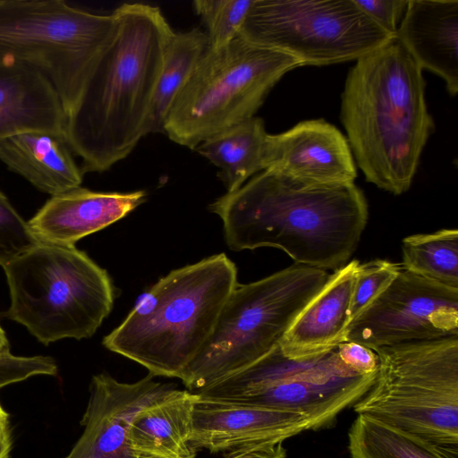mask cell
I'll list each match as a JSON object with an SVG mask.
<instances>
[{
  "label": "cell",
  "instance_id": "1",
  "mask_svg": "<svg viewBox=\"0 0 458 458\" xmlns=\"http://www.w3.org/2000/svg\"><path fill=\"white\" fill-rule=\"evenodd\" d=\"M114 35L95 62L67 115L65 137L81 171L105 172L148 134L154 94L174 34L157 6L114 10Z\"/></svg>",
  "mask_w": 458,
  "mask_h": 458
},
{
  "label": "cell",
  "instance_id": "13",
  "mask_svg": "<svg viewBox=\"0 0 458 458\" xmlns=\"http://www.w3.org/2000/svg\"><path fill=\"white\" fill-rule=\"evenodd\" d=\"M320 428L317 420L302 412L199 396L193 408L191 445L196 451L227 453L283 443Z\"/></svg>",
  "mask_w": 458,
  "mask_h": 458
},
{
  "label": "cell",
  "instance_id": "33",
  "mask_svg": "<svg viewBox=\"0 0 458 458\" xmlns=\"http://www.w3.org/2000/svg\"><path fill=\"white\" fill-rule=\"evenodd\" d=\"M12 447L13 437L9 420L0 422V458H9Z\"/></svg>",
  "mask_w": 458,
  "mask_h": 458
},
{
  "label": "cell",
  "instance_id": "27",
  "mask_svg": "<svg viewBox=\"0 0 458 458\" xmlns=\"http://www.w3.org/2000/svg\"><path fill=\"white\" fill-rule=\"evenodd\" d=\"M401 269L402 266L386 259L360 264L351 299L350 322L391 284Z\"/></svg>",
  "mask_w": 458,
  "mask_h": 458
},
{
  "label": "cell",
  "instance_id": "23",
  "mask_svg": "<svg viewBox=\"0 0 458 458\" xmlns=\"http://www.w3.org/2000/svg\"><path fill=\"white\" fill-rule=\"evenodd\" d=\"M352 458H458L441 446L371 418L358 415L348 431Z\"/></svg>",
  "mask_w": 458,
  "mask_h": 458
},
{
  "label": "cell",
  "instance_id": "11",
  "mask_svg": "<svg viewBox=\"0 0 458 458\" xmlns=\"http://www.w3.org/2000/svg\"><path fill=\"white\" fill-rule=\"evenodd\" d=\"M377 373L360 375L341 360L337 346L294 360L279 344L249 367L195 393L199 397L295 411L328 426L371 386Z\"/></svg>",
  "mask_w": 458,
  "mask_h": 458
},
{
  "label": "cell",
  "instance_id": "14",
  "mask_svg": "<svg viewBox=\"0 0 458 458\" xmlns=\"http://www.w3.org/2000/svg\"><path fill=\"white\" fill-rule=\"evenodd\" d=\"M149 374L133 382H120L102 372L92 377L89 398L81 420L84 430L64 458H138L128 432L137 411L170 389Z\"/></svg>",
  "mask_w": 458,
  "mask_h": 458
},
{
  "label": "cell",
  "instance_id": "25",
  "mask_svg": "<svg viewBox=\"0 0 458 458\" xmlns=\"http://www.w3.org/2000/svg\"><path fill=\"white\" fill-rule=\"evenodd\" d=\"M402 268L458 289V231L418 233L402 242Z\"/></svg>",
  "mask_w": 458,
  "mask_h": 458
},
{
  "label": "cell",
  "instance_id": "22",
  "mask_svg": "<svg viewBox=\"0 0 458 458\" xmlns=\"http://www.w3.org/2000/svg\"><path fill=\"white\" fill-rule=\"evenodd\" d=\"M267 135L264 121L253 116L208 138L195 149L219 168L217 176L226 192H232L264 171Z\"/></svg>",
  "mask_w": 458,
  "mask_h": 458
},
{
  "label": "cell",
  "instance_id": "8",
  "mask_svg": "<svg viewBox=\"0 0 458 458\" xmlns=\"http://www.w3.org/2000/svg\"><path fill=\"white\" fill-rule=\"evenodd\" d=\"M301 66L293 57L238 36L208 47L174 99L164 132L195 149L208 138L253 116L281 78Z\"/></svg>",
  "mask_w": 458,
  "mask_h": 458
},
{
  "label": "cell",
  "instance_id": "16",
  "mask_svg": "<svg viewBox=\"0 0 458 458\" xmlns=\"http://www.w3.org/2000/svg\"><path fill=\"white\" fill-rule=\"evenodd\" d=\"M145 191H94L81 186L51 197L28 222L39 242L75 246L146 201Z\"/></svg>",
  "mask_w": 458,
  "mask_h": 458
},
{
  "label": "cell",
  "instance_id": "35",
  "mask_svg": "<svg viewBox=\"0 0 458 458\" xmlns=\"http://www.w3.org/2000/svg\"><path fill=\"white\" fill-rule=\"evenodd\" d=\"M7 420H9V414L0 403V422H4Z\"/></svg>",
  "mask_w": 458,
  "mask_h": 458
},
{
  "label": "cell",
  "instance_id": "24",
  "mask_svg": "<svg viewBox=\"0 0 458 458\" xmlns=\"http://www.w3.org/2000/svg\"><path fill=\"white\" fill-rule=\"evenodd\" d=\"M208 47L206 32L192 29L174 32L165 50L157 83L148 133L164 132L169 108Z\"/></svg>",
  "mask_w": 458,
  "mask_h": 458
},
{
  "label": "cell",
  "instance_id": "20",
  "mask_svg": "<svg viewBox=\"0 0 458 458\" xmlns=\"http://www.w3.org/2000/svg\"><path fill=\"white\" fill-rule=\"evenodd\" d=\"M199 395L171 387L143 406L128 432L131 450L138 458H195L191 445L193 408Z\"/></svg>",
  "mask_w": 458,
  "mask_h": 458
},
{
  "label": "cell",
  "instance_id": "7",
  "mask_svg": "<svg viewBox=\"0 0 458 458\" xmlns=\"http://www.w3.org/2000/svg\"><path fill=\"white\" fill-rule=\"evenodd\" d=\"M372 350L377 374L354 411L458 449V335Z\"/></svg>",
  "mask_w": 458,
  "mask_h": 458
},
{
  "label": "cell",
  "instance_id": "17",
  "mask_svg": "<svg viewBox=\"0 0 458 458\" xmlns=\"http://www.w3.org/2000/svg\"><path fill=\"white\" fill-rule=\"evenodd\" d=\"M395 40L417 65L458 92V0H408Z\"/></svg>",
  "mask_w": 458,
  "mask_h": 458
},
{
  "label": "cell",
  "instance_id": "5",
  "mask_svg": "<svg viewBox=\"0 0 458 458\" xmlns=\"http://www.w3.org/2000/svg\"><path fill=\"white\" fill-rule=\"evenodd\" d=\"M3 268L11 300L4 315L45 345L91 337L112 310L110 276L75 246L38 242Z\"/></svg>",
  "mask_w": 458,
  "mask_h": 458
},
{
  "label": "cell",
  "instance_id": "26",
  "mask_svg": "<svg viewBox=\"0 0 458 458\" xmlns=\"http://www.w3.org/2000/svg\"><path fill=\"white\" fill-rule=\"evenodd\" d=\"M253 0H195V13L207 28L209 48H218L239 36Z\"/></svg>",
  "mask_w": 458,
  "mask_h": 458
},
{
  "label": "cell",
  "instance_id": "28",
  "mask_svg": "<svg viewBox=\"0 0 458 458\" xmlns=\"http://www.w3.org/2000/svg\"><path fill=\"white\" fill-rule=\"evenodd\" d=\"M38 242L28 222L0 191V266L4 267Z\"/></svg>",
  "mask_w": 458,
  "mask_h": 458
},
{
  "label": "cell",
  "instance_id": "6",
  "mask_svg": "<svg viewBox=\"0 0 458 458\" xmlns=\"http://www.w3.org/2000/svg\"><path fill=\"white\" fill-rule=\"evenodd\" d=\"M330 276L294 264L260 280L237 284L208 340L180 377L186 388L197 393L270 352Z\"/></svg>",
  "mask_w": 458,
  "mask_h": 458
},
{
  "label": "cell",
  "instance_id": "2",
  "mask_svg": "<svg viewBox=\"0 0 458 458\" xmlns=\"http://www.w3.org/2000/svg\"><path fill=\"white\" fill-rule=\"evenodd\" d=\"M230 250L277 248L296 264L343 267L366 227L369 208L353 183L307 184L262 171L209 205Z\"/></svg>",
  "mask_w": 458,
  "mask_h": 458
},
{
  "label": "cell",
  "instance_id": "21",
  "mask_svg": "<svg viewBox=\"0 0 458 458\" xmlns=\"http://www.w3.org/2000/svg\"><path fill=\"white\" fill-rule=\"evenodd\" d=\"M64 135L28 131L0 140V160L42 192L56 196L81 186L83 173Z\"/></svg>",
  "mask_w": 458,
  "mask_h": 458
},
{
  "label": "cell",
  "instance_id": "34",
  "mask_svg": "<svg viewBox=\"0 0 458 458\" xmlns=\"http://www.w3.org/2000/svg\"><path fill=\"white\" fill-rule=\"evenodd\" d=\"M10 351V343L8 337L6 335L5 331L1 327L0 324V352H9Z\"/></svg>",
  "mask_w": 458,
  "mask_h": 458
},
{
  "label": "cell",
  "instance_id": "30",
  "mask_svg": "<svg viewBox=\"0 0 458 458\" xmlns=\"http://www.w3.org/2000/svg\"><path fill=\"white\" fill-rule=\"evenodd\" d=\"M377 25L394 36L405 12L408 0H353Z\"/></svg>",
  "mask_w": 458,
  "mask_h": 458
},
{
  "label": "cell",
  "instance_id": "15",
  "mask_svg": "<svg viewBox=\"0 0 458 458\" xmlns=\"http://www.w3.org/2000/svg\"><path fill=\"white\" fill-rule=\"evenodd\" d=\"M265 170L318 185L353 183L357 176L346 136L324 119L305 120L284 132L267 133Z\"/></svg>",
  "mask_w": 458,
  "mask_h": 458
},
{
  "label": "cell",
  "instance_id": "32",
  "mask_svg": "<svg viewBox=\"0 0 458 458\" xmlns=\"http://www.w3.org/2000/svg\"><path fill=\"white\" fill-rule=\"evenodd\" d=\"M282 444H267L240 448L227 452L225 458H286V451Z\"/></svg>",
  "mask_w": 458,
  "mask_h": 458
},
{
  "label": "cell",
  "instance_id": "10",
  "mask_svg": "<svg viewBox=\"0 0 458 458\" xmlns=\"http://www.w3.org/2000/svg\"><path fill=\"white\" fill-rule=\"evenodd\" d=\"M239 36L301 66L358 60L394 39L353 0H253Z\"/></svg>",
  "mask_w": 458,
  "mask_h": 458
},
{
  "label": "cell",
  "instance_id": "9",
  "mask_svg": "<svg viewBox=\"0 0 458 458\" xmlns=\"http://www.w3.org/2000/svg\"><path fill=\"white\" fill-rule=\"evenodd\" d=\"M115 30L114 11L89 13L63 0H0V63L42 72L68 115Z\"/></svg>",
  "mask_w": 458,
  "mask_h": 458
},
{
  "label": "cell",
  "instance_id": "12",
  "mask_svg": "<svg viewBox=\"0 0 458 458\" xmlns=\"http://www.w3.org/2000/svg\"><path fill=\"white\" fill-rule=\"evenodd\" d=\"M458 335V289L403 268L347 326L344 342L370 349Z\"/></svg>",
  "mask_w": 458,
  "mask_h": 458
},
{
  "label": "cell",
  "instance_id": "19",
  "mask_svg": "<svg viewBox=\"0 0 458 458\" xmlns=\"http://www.w3.org/2000/svg\"><path fill=\"white\" fill-rule=\"evenodd\" d=\"M67 114L48 78L21 63H0V140L28 131L65 136Z\"/></svg>",
  "mask_w": 458,
  "mask_h": 458
},
{
  "label": "cell",
  "instance_id": "4",
  "mask_svg": "<svg viewBox=\"0 0 458 458\" xmlns=\"http://www.w3.org/2000/svg\"><path fill=\"white\" fill-rule=\"evenodd\" d=\"M237 284L235 264L224 253L174 269L140 295L102 344L154 377L180 378Z\"/></svg>",
  "mask_w": 458,
  "mask_h": 458
},
{
  "label": "cell",
  "instance_id": "18",
  "mask_svg": "<svg viewBox=\"0 0 458 458\" xmlns=\"http://www.w3.org/2000/svg\"><path fill=\"white\" fill-rule=\"evenodd\" d=\"M360 261L334 271L324 288L303 309L279 343L282 352L300 360L320 355L344 342Z\"/></svg>",
  "mask_w": 458,
  "mask_h": 458
},
{
  "label": "cell",
  "instance_id": "29",
  "mask_svg": "<svg viewBox=\"0 0 458 458\" xmlns=\"http://www.w3.org/2000/svg\"><path fill=\"white\" fill-rule=\"evenodd\" d=\"M58 373L56 361L50 356H17L9 352H0V389L31 377Z\"/></svg>",
  "mask_w": 458,
  "mask_h": 458
},
{
  "label": "cell",
  "instance_id": "3",
  "mask_svg": "<svg viewBox=\"0 0 458 458\" xmlns=\"http://www.w3.org/2000/svg\"><path fill=\"white\" fill-rule=\"evenodd\" d=\"M422 70L394 39L348 72L341 121L367 182L394 195L407 191L435 130Z\"/></svg>",
  "mask_w": 458,
  "mask_h": 458
},
{
  "label": "cell",
  "instance_id": "31",
  "mask_svg": "<svg viewBox=\"0 0 458 458\" xmlns=\"http://www.w3.org/2000/svg\"><path fill=\"white\" fill-rule=\"evenodd\" d=\"M338 355L343 363L360 375L377 373L378 358L370 348L353 342H343L337 345Z\"/></svg>",
  "mask_w": 458,
  "mask_h": 458
}]
</instances>
